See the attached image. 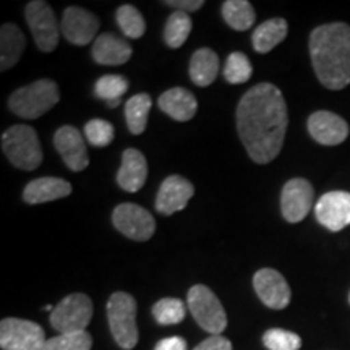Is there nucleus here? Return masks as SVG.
I'll return each instance as SVG.
<instances>
[{"mask_svg": "<svg viewBox=\"0 0 350 350\" xmlns=\"http://www.w3.org/2000/svg\"><path fill=\"white\" fill-rule=\"evenodd\" d=\"M288 124L286 99L273 83L248 90L237 107V130L253 163L268 164L282 150Z\"/></svg>", "mask_w": 350, "mask_h": 350, "instance_id": "obj_1", "label": "nucleus"}, {"mask_svg": "<svg viewBox=\"0 0 350 350\" xmlns=\"http://www.w3.org/2000/svg\"><path fill=\"white\" fill-rule=\"evenodd\" d=\"M310 55L317 78L327 90L350 85V26L331 23L318 26L310 36Z\"/></svg>", "mask_w": 350, "mask_h": 350, "instance_id": "obj_2", "label": "nucleus"}, {"mask_svg": "<svg viewBox=\"0 0 350 350\" xmlns=\"http://www.w3.org/2000/svg\"><path fill=\"white\" fill-rule=\"evenodd\" d=\"M60 100V91L55 81L38 80L20 88L8 99V107L23 119H38L49 112Z\"/></svg>", "mask_w": 350, "mask_h": 350, "instance_id": "obj_3", "label": "nucleus"}, {"mask_svg": "<svg viewBox=\"0 0 350 350\" xmlns=\"http://www.w3.org/2000/svg\"><path fill=\"white\" fill-rule=\"evenodd\" d=\"M3 154L15 167L34 170L42 163V150L33 126L13 125L2 135Z\"/></svg>", "mask_w": 350, "mask_h": 350, "instance_id": "obj_4", "label": "nucleus"}, {"mask_svg": "<svg viewBox=\"0 0 350 350\" xmlns=\"http://www.w3.org/2000/svg\"><path fill=\"white\" fill-rule=\"evenodd\" d=\"M109 327L116 342L124 350H131L138 344L137 301L126 292H116L107 301Z\"/></svg>", "mask_w": 350, "mask_h": 350, "instance_id": "obj_5", "label": "nucleus"}, {"mask_svg": "<svg viewBox=\"0 0 350 350\" xmlns=\"http://www.w3.org/2000/svg\"><path fill=\"white\" fill-rule=\"evenodd\" d=\"M187 301L195 321L213 336H221V332L227 327V317L224 306L211 288L203 284H196L188 291Z\"/></svg>", "mask_w": 350, "mask_h": 350, "instance_id": "obj_6", "label": "nucleus"}, {"mask_svg": "<svg viewBox=\"0 0 350 350\" xmlns=\"http://www.w3.org/2000/svg\"><path fill=\"white\" fill-rule=\"evenodd\" d=\"M93 318V301L85 294H72L55 306L51 313V325L59 334L81 332Z\"/></svg>", "mask_w": 350, "mask_h": 350, "instance_id": "obj_7", "label": "nucleus"}, {"mask_svg": "<svg viewBox=\"0 0 350 350\" xmlns=\"http://www.w3.org/2000/svg\"><path fill=\"white\" fill-rule=\"evenodd\" d=\"M46 342V332L38 323L20 318H5L0 323L2 350H39Z\"/></svg>", "mask_w": 350, "mask_h": 350, "instance_id": "obj_8", "label": "nucleus"}, {"mask_svg": "<svg viewBox=\"0 0 350 350\" xmlns=\"http://www.w3.org/2000/svg\"><path fill=\"white\" fill-rule=\"evenodd\" d=\"M25 15L39 51H54L59 44V25L52 8L42 0H33L26 5Z\"/></svg>", "mask_w": 350, "mask_h": 350, "instance_id": "obj_9", "label": "nucleus"}, {"mask_svg": "<svg viewBox=\"0 0 350 350\" xmlns=\"http://www.w3.org/2000/svg\"><path fill=\"white\" fill-rule=\"evenodd\" d=\"M112 222L116 229L125 237L137 242H146L154 235L156 221L146 209L133 203L119 204L112 213Z\"/></svg>", "mask_w": 350, "mask_h": 350, "instance_id": "obj_10", "label": "nucleus"}, {"mask_svg": "<svg viewBox=\"0 0 350 350\" xmlns=\"http://www.w3.org/2000/svg\"><path fill=\"white\" fill-rule=\"evenodd\" d=\"M314 190L312 183L305 178H292L282 188L281 209L287 222L304 221L313 206Z\"/></svg>", "mask_w": 350, "mask_h": 350, "instance_id": "obj_11", "label": "nucleus"}, {"mask_svg": "<svg viewBox=\"0 0 350 350\" xmlns=\"http://www.w3.org/2000/svg\"><path fill=\"white\" fill-rule=\"evenodd\" d=\"M253 287L268 308L284 310L291 304V287L279 271L271 268L260 269L253 275Z\"/></svg>", "mask_w": 350, "mask_h": 350, "instance_id": "obj_12", "label": "nucleus"}, {"mask_svg": "<svg viewBox=\"0 0 350 350\" xmlns=\"http://www.w3.org/2000/svg\"><path fill=\"white\" fill-rule=\"evenodd\" d=\"M314 216L323 227L331 232H339L350 226V193L349 191H329L318 200Z\"/></svg>", "mask_w": 350, "mask_h": 350, "instance_id": "obj_13", "label": "nucleus"}, {"mask_svg": "<svg viewBox=\"0 0 350 350\" xmlns=\"http://www.w3.org/2000/svg\"><path fill=\"white\" fill-rule=\"evenodd\" d=\"M100 21L81 7H68L62 16V34L73 46H86L98 34Z\"/></svg>", "mask_w": 350, "mask_h": 350, "instance_id": "obj_14", "label": "nucleus"}, {"mask_svg": "<svg viewBox=\"0 0 350 350\" xmlns=\"http://www.w3.org/2000/svg\"><path fill=\"white\" fill-rule=\"evenodd\" d=\"M55 150L62 156L64 163L73 172H81L90 165V157L85 139L75 126L65 125L55 131L54 137Z\"/></svg>", "mask_w": 350, "mask_h": 350, "instance_id": "obj_15", "label": "nucleus"}, {"mask_svg": "<svg viewBox=\"0 0 350 350\" xmlns=\"http://www.w3.org/2000/svg\"><path fill=\"white\" fill-rule=\"evenodd\" d=\"M308 131L314 142L325 146H336L349 137V125L342 117L329 111H318L310 116Z\"/></svg>", "mask_w": 350, "mask_h": 350, "instance_id": "obj_16", "label": "nucleus"}, {"mask_svg": "<svg viewBox=\"0 0 350 350\" xmlns=\"http://www.w3.org/2000/svg\"><path fill=\"white\" fill-rule=\"evenodd\" d=\"M193 195V183L188 182L182 175H169L163 182V185H161L159 191H157V213L164 214V216H170V214L182 211Z\"/></svg>", "mask_w": 350, "mask_h": 350, "instance_id": "obj_17", "label": "nucleus"}, {"mask_svg": "<svg viewBox=\"0 0 350 350\" xmlns=\"http://www.w3.org/2000/svg\"><path fill=\"white\" fill-rule=\"evenodd\" d=\"M148 177V164L143 152L133 148L125 150L122 156V165L117 172V182L120 188H124L129 193H137L144 185Z\"/></svg>", "mask_w": 350, "mask_h": 350, "instance_id": "obj_18", "label": "nucleus"}, {"mask_svg": "<svg viewBox=\"0 0 350 350\" xmlns=\"http://www.w3.org/2000/svg\"><path fill=\"white\" fill-rule=\"evenodd\" d=\"M157 104H159L161 111L177 122L191 120L196 111H198V103H196L195 94L191 91L183 90V88H170V90L161 94Z\"/></svg>", "mask_w": 350, "mask_h": 350, "instance_id": "obj_19", "label": "nucleus"}, {"mask_svg": "<svg viewBox=\"0 0 350 350\" xmlns=\"http://www.w3.org/2000/svg\"><path fill=\"white\" fill-rule=\"evenodd\" d=\"M72 185L64 178L42 177L29 182L23 191V200L28 204L49 203V201L65 198L72 193Z\"/></svg>", "mask_w": 350, "mask_h": 350, "instance_id": "obj_20", "label": "nucleus"}, {"mask_svg": "<svg viewBox=\"0 0 350 350\" xmlns=\"http://www.w3.org/2000/svg\"><path fill=\"white\" fill-rule=\"evenodd\" d=\"M131 46L124 39L112 33L98 36L93 46V57L100 65H124L130 60Z\"/></svg>", "mask_w": 350, "mask_h": 350, "instance_id": "obj_21", "label": "nucleus"}, {"mask_svg": "<svg viewBox=\"0 0 350 350\" xmlns=\"http://www.w3.org/2000/svg\"><path fill=\"white\" fill-rule=\"evenodd\" d=\"M26 46L21 29L13 23H5L0 31V70L12 68L20 60Z\"/></svg>", "mask_w": 350, "mask_h": 350, "instance_id": "obj_22", "label": "nucleus"}, {"mask_svg": "<svg viewBox=\"0 0 350 350\" xmlns=\"http://www.w3.org/2000/svg\"><path fill=\"white\" fill-rule=\"evenodd\" d=\"M287 31L288 26L284 18H273L265 21L253 31V49L260 52V54H268V52L273 51L275 46H279L286 39Z\"/></svg>", "mask_w": 350, "mask_h": 350, "instance_id": "obj_23", "label": "nucleus"}, {"mask_svg": "<svg viewBox=\"0 0 350 350\" xmlns=\"http://www.w3.org/2000/svg\"><path fill=\"white\" fill-rule=\"evenodd\" d=\"M219 72V57L214 51L203 47L191 55L190 78L196 86H209L216 80Z\"/></svg>", "mask_w": 350, "mask_h": 350, "instance_id": "obj_24", "label": "nucleus"}, {"mask_svg": "<svg viewBox=\"0 0 350 350\" xmlns=\"http://www.w3.org/2000/svg\"><path fill=\"white\" fill-rule=\"evenodd\" d=\"M222 16L232 29L247 31L255 23V8L247 0H227L222 3Z\"/></svg>", "mask_w": 350, "mask_h": 350, "instance_id": "obj_25", "label": "nucleus"}, {"mask_svg": "<svg viewBox=\"0 0 350 350\" xmlns=\"http://www.w3.org/2000/svg\"><path fill=\"white\" fill-rule=\"evenodd\" d=\"M151 111V98L148 94H135L125 104V119L133 135H142L146 130L148 116Z\"/></svg>", "mask_w": 350, "mask_h": 350, "instance_id": "obj_26", "label": "nucleus"}, {"mask_svg": "<svg viewBox=\"0 0 350 350\" xmlns=\"http://www.w3.org/2000/svg\"><path fill=\"white\" fill-rule=\"evenodd\" d=\"M191 33V20L188 13L174 12L167 18L164 28V41L170 49L182 47Z\"/></svg>", "mask_w": 350, "mask_h": 350, "instance_id": "obj_27", "label": "nucleus"}, {"mask_svg": "<svg viewBox=\"0 0 350 350\" xmlns=\"http://www.w3.org/2000/svg\"><path fill=\"white\" fill-rule=\"evenodd\" d=\"M185 314V304L178 299H172V297L156 301V305L152 306V317L159 325L164 326L178 325V323L183 321Z\"/></svg>", "mask_w": 350, "mask_h": 350, "instance_id": "obj_28", "label": "nucleus"}, {"mask_svg": "<svg viewBox=\"0 0 350 350\" xmlns=\"http://www.w3.org/2000/svg\"><path fill=\"white\" fill-rule=\"evenodd\" d=\"M91 347H93V338L90 332L81 331L47 339L39 350H91Z\"/></svg>", "mask_w": 350, "mask_h": 350, "instance_id": "obj_29", "label": "nucleus"}, {"mask_svg": "<svg viewBox=\"0 0 350 350\" xmlns=\"http://www.w3.org/2000/svg\"><path fill=\"white\" fill-rule=\"evenodd\" d=\"M117 23H119L122 33L130 39H139L146 31V23H144L143 15L137 7L122 5L117 10Z\"/></svg>", "mask_w": 350, "mask_h": 350, "instance_id": "obj_30", "label": "nucleus"}, {"mask_svg": "<svg viewBox=\"0 0 350 350\" xmlns=\"http://www.w3.org/2000/svg\"><path fill=\"white\" fill-rule=\"evenodd\" d=\"M252 62L243 52H232V54L227 57L224 77L230 85H240V83L248 81L252 78Z\"/></svg>", "mask_w": 350, "mask_h": 350, "instance_id": "obj_31", "label": "nucleus"}, {"mask_svg": "<svg viewBox=\"0 0 350 350\" xmlns=\"http://www.w3.org/2000/svg\"><path fill=\"white\" fill-rule=\"evenodd\" d=\"M129 90V81L120 75H104L96 81L94 93L98 98L104 99L106 103L111 100H120L122 96Z\"/></svg>", "mask_w": 350, "mask_h": 350, "instance_id": "obj_32", "label": "nucleus"}, {"mask_svg": "<svg viewBox=\"0 0 350 350\" xmlns=\"http://www.w3.org/2000/svg\"><path fill=\"white\" fill-rule=\"evenodd\" d=\"M262 344L269 350H300L301 338L299 334L286 329H269L262 336Z\"/></svg>", "mask_w": 350, "mask_h": 350, "instance_id": "obj_33", "label": "nucleus"}, {"mask_svg": "<svg viewBox=\"0 0 350 350\" xmlns=\"http://www.w3.org/2000/svg\"><path fill=\"white\" fill-rule=\"evenodd\" d=\"M85 137L96 148H106L113 142V126L103 119H93L85 125Z\"/></svg>", "mask_w": 350, "mask_h": 350, "instance_id": "obj_34", "label": "nucleus"}, {"mask_svg": "<svg viewBox=\"0 0 350 350\" xmlns=\"http://www.w3.org/2000/svg\"><path fill=\"white\" fill-rule=\"evenodd\" d=\"M193 350H232V342L222 336H211L196 345Z\"/></svg>", "mask_w": 350, "mask_h": 350, "instance_id": "obj_35", "label": "nucleus"}, {"mask_svg": "<svg viewBox=\"0 0 350 350\" xmlns=\"http://www.w3.org/2000/svg\"><path fill=\"white\" fill-rule=\"evenodd\" d=\"M165 5L174 7L175 12H196L204 5L203 0H165Z\"/></svg>", "mask_w": 350, "mask_h": 350, "instance_id": "obj_36", "label": "nucleus"}, {"mask_svg": "<svg viewBox=\"0 0 350 350\" xmlns=\"http://www.w3.org/2000/svg\"><path fill=\"white\" fill-rule=\"evenodd\" d=\"M154 350H187V342L183 338L172 336V338H165L156 344Z\"/></svg>", "mask_w": 350, "mask_h": 350, "instance_id": "obj_37", "label": "nucleus"}, {"mask_svg": "<svg viewBox=\"0 0 350 350\" xmlns=\"http://www.w3.org/2000/svg\"><path fill=\"white\" fill-rule=\"evenodd\" d=\"M119 103H120V100H111V103H107V106L109 107H117V106H119Z\"/></svg>", "mask_w": 350, "mask_h": 350, "instance_id": "obj_38", "label": "nucleus"}, {"mask_svg": "<svg viewBox=\"0 0 350 350\" xmlns=\"http://www.w3.org/2000/svg\"><path fill=\"white\" fill-rule=\"evenodd\" d=\"M349 304H350V294H349Z\"/></svg>", "mask_w": 350, "mask_h": 350, "instance_id": "obj_39", "label": "nucleus"}]
</instances>
